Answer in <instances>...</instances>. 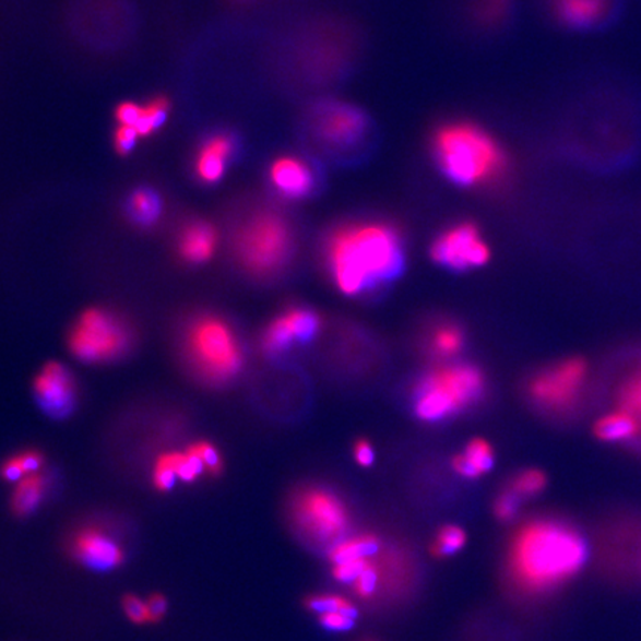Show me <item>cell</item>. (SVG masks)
Wrapping results in <instances>:
<instances>
[{
    "mask_svg": "<svg viewBox=\"0 0 641 641\" xmlns=\"http://www.w3.org/2000/svg\"><path fill=\"white\" fill-rule=\"evenodd\" d=\"M589 558V539L577 524L561 517H536L512 535L507 570L517 591L537 597L577 578Z\"/></svg>",
    "mask_w": 641,
    "mask_h": 641,
    "instance_id": "6da1fadb",
    "label": "cell"
},
{
    "mask_svg": "<svg viewBox=\"0 0 641 641\" xmlns=\"http://www.w3.org/2000/svg\"><path fill=\"white\" fill-rule=\"evenodd\" d=\"M325 259L343 295L359 296L390 283L403 271V241L390 225L355 223L333 232Z\"/></svg>",
    "mask_w": 641,
    "mask_h": 641,
    "instance_id": "7a4b0ae2",
    "label": "cell"
},
{
    "mask_svg": "<svg viewBox=\"0 0 641 641\" xmlns=\"http://www.w3.org/2000/svg\"><path fill=\"white\" fill-rule=\"evenodd\" d=\"M432 146L442 171L461 186L489 183L507 169L502 147L474 123H447L436 132Z\"/></svg>",
    "mask_w": 641,
    "mask_h": 641,
    "instance_id": "3957f363",
    "label": "cell"
},
{
    "mask_svg": "<svg viewBox=\"0 0 641 641\" xmlns=\"http://www.w3.org/2000/svg\"><path fill=\"white\" fill-rule=\"evenodd\" d=\"M486 391V379L477 367L458 364L437 368L417 383L415 413L425 422H440L477 403Z\"/></svg>",
    "mask_w": 641,
    "mask_h": 641,
    "instance_id": "277c9868",
    "label": "cell"
},
{
    "mask_svg": "<svg viewBox=\"0 0 641 641\" xmlns=\"http://www.w3.org/2000/svg\"><path fill=\"white\" fill-rule=\"evenodd\" d=\"M190 363L211 382H226L242 367V349L237 334L217 317H201L186 333Z\"/></svg>",
    "mask_w": 641,
    "mask_h": 641,
    "instance_id": "5b68a950",
    "label": "cell"
},
{
    "mask_svg": "<svg viewBox=\"0 0 641 641\" xmlns=\"http://www.w3.org/2000/svg\"><path fill=\"white\" fill-rule=\"evenodd\" d=\"M292 251V227L278 214H259L238 232V259L251 274H274L284 266Z\"/></svg>",
    "mask_w": 641,
    "mask_h": 641,
    "instance_id": "8992f818",
    "label": "cell"
},
{
    "mask_svg": "<svg viewBox=\"0 0 641 641\" xmlns=\"http://www.w3.org/2000/svg\"><path fill=\"white\" fill-rule=\"evenodd\" d=\"M293 521L301 533L318 544H333L346 536L349 510L334 491L324 487L300 490L292 502Z\"/></svg>",
    "mask_w": 641,
    "mask_h": 641,
    "instance_id": "52a82bcc",
    "label": "cell"
},
{
    "mask_svg": "<svg viewBox=\"0 0 641 641\" xmlns=\"http://www.w3.org/2000/svg\"><path fill=\"white\" fill-rule=\"evenodd\" d=\"M131 333L126 322L105 309H88L72 327L69 347L85 363H105L126 353Z\"/></svg>",
    "mask_w": 641,
    "mask_h": 641,
    "instance_id": "ba28073f",
    "label": "cell"
},
{
    "mask_svg": "<svg viewBox=\"0 0 641 641\" xmlns=\"http://www.w3.org/2000/svg\"><path fill=\"white\" fill-rule=\"evenodd\" d=\"M590 366L585 358L561 359L533 376L527 394L537 407L562 415L572 412L582 399L589 380Z\"/></svg>",
    "mask_w": 641,
    "mask_h": 641,
    "instance_id": "9c48e42d",
    "label": "cell"
},
{
    "mask_svg": "<svg viewBox=\"0 0 641 641\" xmlns=\"http://www.w3.org/2000/svg\"><path fill=\"white\" fill-rule=\"evenodd\" d=\"M431 252L436 262L453 271L479 268L490 259L489 247L471 223H462L444 232L434 242Z\"/></svg>",
    "mask_w": 641,
    "mask_h": 641,
    "instance_id": "30bf717a",
    "label": "cell"
},
{
    "mask_svg": "<svg viewBox=\"0 0 641 641\" xmlns=\"http://www.w3.org/2000/svg\"><path fill=\"white\" fill-rule=\"evenodd\" d=\"M70 557L94 572H110L127 560L126 549L105 529L84 526L70 537Z\"/></svg>",
    "mask_w": 641,
    "mask_h": 641,
    "instance_id": "8fae6325",
    "label": "cell"
},
{
    "mask_svg": "<svg viewBox=\"0 0 641 641\" xmlns=\"http://www.w3.org/2000/svg\"><path fill=\"white\" fill-rule=\"evenodd\" d=\"M312 130L322 143L343 147L357 143L366 134L367 119L357 107L325 103L312 116Z\"/></svg>",
    "mask_w": 641,
    "mask_h": 641,
    "instance_id": "7c38bea8",
    "label": "cell"
},
{
    "mask_svg": "<svg viewBox=\"0 0 641 641\" xmlns=\"http://www.w3.org/2000/svg\"><path fill=\"white\" fill-rule=\"evenodd\" d=\"M321 318L316 310L293 308L276 317L264 330L262 345L264 353L278 355L289 347L304 345L320 333Z\"/></svg>",
    "mask_w": 641,
    "mask_h": 641,
    "instance_id": "4fadbf2b",
    "label": "cell"
},
{
    "mask_svg": "<svg viewBox=\"0 0 641 641\" xmlns=\"http://www.w3.org/2000/svg\"><path fill=\"white\" fill-rule=\"evenodd\" d=\"M35 394L47 415L66 417L76 404V383L63 364L48 363L36 376Z\"/></svg>",
    "mask_w": 641,
    "mask_h": 641,
    "instance_id": "5bb4252c",
    "label": "cell"
},
{
    "mask_svg": "<svg viewBox=\"0 0 641 641\" xmlns=\"http://www.w3.org/2000/svg\"><path fill=\"white\" fill-rule=\"evenodd\" d=\"M269 179L276 192L287 200H301L308 197L316 186L312 168L304 159L295 156L276 159L269 169Z\"/></svg>",
    "mask_w": 641,
    "mask_h": 641,
    "instance_id": "9a60e30c",
    "label": "cell"
},
{
    "mask_svg": "<svg viewBox=\"0 0 641 641\" xmlns=\"http://www.w3.org/2000/svg\"><path fill=\"white\" fill-rule=\"evenodd\" d=\"M235 152V142L226 134H217L206 140L198 152L195 171L204 183H216L225 176L227 163Z\"/></svg>",
    "mask_w": 641,
    "mask_h": 641,
    "instance_id": "2e32d148",
    "label": "cell"
},
{
    "mask_svg": "<svg viewBox=\"0 0 641 641\" xmlns=\"http://www.w3.org/2000/svg\"><path fill=\"white\" fill-rule=\"evenodd\" d=\"M610 7L612 0H558L556 12L569 27L589 28L602 23Z\"/></svg>",
    "mask_w": 641,
    "mask_h": 641,
    "instance_id": "e0dca14e",
    "label": "cell"
},
{
    "mask_svg": "<svg viewBox=\"0 0 641 641\" xmlns=\"http://www.w3.org/2000/svg\"><path fill=\"white\" fill-rule=\"evenodd\" d=\"M217 232L209 223L197 222L181 234L179 250L183 259L192 263L206 262L213 258L217 247Z\"/></svg>",
    "mask_w": 641,
    "mask_h": 641,
    "instance_id": "ac0fdd59",
    "label": "cell"
},
{
    "mask_svg": "<svg viewBox=\"0 0 641 641\" xmlns=\"http://www.w3.org/2000/svg\"><path fill=\"white\" fill-rule=\"evenodd\" d=\"M48 479L44 474L26 475L16 483L11 496V511L20 519L35 514L47 495Z\"/></svg>",
    "mask_w": 641,
    "mask_h": 641,
    "instance_id": "d6986e66",
    "label": "cell"
},
{
    "mask_svg": "<svg viewBox=\"0 0 641 641\" xmlns=\"http://www.w3.org/2000/svg\"><path fill=\"white\" fill-rule=\"evenodd\" d=\"M594 436L605 442L637 440L641 436V424L630 413L616 408L595 422Z\"/></svg>",
    "mask_w": 641,
    "mask_h": 641,
    "instance_id": "ffe728a7",
    "label": "cell"
},
{
    "mask_svg": "<svg viewBox=\"0 0 641 641\" xmlns=\"http://www.w3.org/2000/svg\"><path fill=\"white\" fill-rule=\"evenodd\" d=\"M495 452L490 442L475 438L466 446L465 452L453 459V470L462 477L477 478L494 468Z\"/></svg>",
    "mask_w": 641,
    "mask_h": 641,
    "instance_id": "44dd1931",
    "label": "cell"
},
{
    "mask_svg": "<svg viewBox=\"0 0 641 641\" xmlns=\"http://www.w3.org/2000/svg\"><path fill=\"white\" fill-rule=\"evenodd\" d=\"M380 541L378 536L370 535V533H364V535L345 536L343 539L333 544L329 547V560L334 562H341L346 560H353V558L375 556L380 551Z\"/></svg>",
    "mask_w": 641,
    "mask_h": 641,
    "instance_id": "7402d4cb",
    "label": "cell"
},
{
    "mask_svg": "<svg viewBox=\"0 0 641 641\" xmlns=\"http://www.w3.org/2000/svg\"><path fill=\"white\" fill-rule=\"evenodd\" d=\"M163 213V202L151 189L135 190L130 200V214L142 226H151L158 222Z\"/></svg>",
    "mask_w": 641,
    "mask_h": 641,
    "instance_id": "603a6c76",
    "label": "cell"
},
{
    "mask_svg": "<svg viewBox=\"0 0 641 641\" xmlns=\"http://www.w3.org/2000/svg\"><path fill=\"white\" fill-rule=\"evenodd\" d=\"M616 407L630 413L641 424V366L619 383Z\"/></svg>",
    "mask_w": 641,
    "mask_h": 641,
    "instance_id": "cb8c5ba5",
    "label": "cell"
},
{
    "mask_svg": "<svg viewBox=\"0 0 641 641\" xmlns=\"http://www.w3.org/2000/svg\"><path fill=\"white\" fill-rule=\"evenodd\" d=\"M462 347L463 333L456 325H440L432 334L431 349L438 357H453L461 353Z\"/></svg>",
    "mask_w": 641,
    "mask_h": 641,
    "instance_id": "d4e9b609",
    "label": "cell"
},
{
    "mask_svg": "<svg viewBox=\"0 0 641 641\" xmlns=\"http://www.w3.org/2000/svg\"><path fill=\"white\" fill-rule=\"evenodd\" d=\"M180 452L161 454L153 471V486L159 491H169L179 479Z\"/></svg>",
    "mask_w": 641,
    "mask_h": 641,
    "instance_id": "484cf974",
    "label": "cell"
},
{
    "mask_svg": "<svg viewBox=\"0 0 641 641\" xmlns=\"http://www.w3.org/2000/svg\"><path fill=\"white\" fill-rule=\"evenodd\" d=\"M547 475L541 470L529 468L521 471L514 478L511 479L508 489L514 491L521 499L533 498L545 490L547 487Z\"/></svg>",
    "mask_w": 641,
    "mask_h": 641,
    "instance_id": "4316f807",
    "label": "cell"
},
{
    "mask_svg": "<svg viewBox=\"0 0 641 641\" xmlns=\"http://www.w3.org/2000/svg\"><path fill=\"white\" fill-rule=\"evenodd\" d=\"M466 544V533L458 526H444L438 531L431 553L438 558L453 556L461 551Z\"/></svg>",
    "mask_w": 641,
    "mask_h": 641,
    "instance_id": "83f0119b",
    "label": "cell"
},
{
    "mask_svg": "<svg viewBox=\"0 0 641 641\" xmlns=\"http://www.w3.org/2000/svg\"><path fill=\"white\" fill-rule=\"evenodd\" d=\"M169 105L165 98L159 97L155 100L149 102L147 105L143 106L142 118L135 127L139 131L140 138L152 134L156 128L163 126L165 119H167Z\"/></svg>",
    "mask_w": 641,
    "mask_h": 641,
    "instance_id": "f1b7e54d",
    "label": "cell"
},
{
    "mask_svg": "<svg viewBox=\"0 0 641 641\" xmlns=\"http://www.w3.org/2000/svg\"><path fill=\"white\" fill-rule=\"evenodd\" d=\"M306 607H308L309 610L316 612L318 615L324 614V612H345V614L358 616V610L354 603L345 597H341V595H310V597L306 600Z\"/></svg>",
    "mask_w": 641,
    "mask_h": 641,
    "instance_id": "f546056e",
    "label": "cell"
},
{
    "mask_svg": "<svg viewBox=\"0 0 641 641\" xmlns=\"http://www.w3.org/2000/svg\"><path fill=\"white\" fill-rule=\"evenodd\" d=\"M189 449L200 458L202 465H204L205 473H209L210 475L222 474L223 459L216 447L206 441H198L193 442Z\"/></svg>",
    "mask_w": 641,
    "mask_h": 641,
    "instance_id": "4dcf8cb0",
    "label": "cell"
},
{
    "mask_svg": "<svg viewBox=\"0 0 641 641\" xmlns=\"http://www.w3.org/2000/svg\"><path fill=\"white\" fill-rule=\"evenodd\" d=\"M521 498L514 494V491L507 489L502 491L496 499L494 511L496 519L500 521H512L519 515Z\"/></svg>",
    "mask_w": 641,
    "mask_h": 641,
    "instance_id": "1f68e13d",
    "label": "cell"
},
{
    "mask_svg": "<svg viewBox=\"0 0 641 641\" xmlns=\"http://www.w3.org/2000/svg\"><path fill=\"white\" fill-rule=\"evenodd\" d=\"M122 610L127 618L135 626H144L149 622V612L146 600H142L139 595L127 594L122 597Z\"/></svg>",
    "mask_w": 641,
    "mask_h": 641,
    "instance_id": "d6a6232c",
    "label": "cell"
},
{
    "mask_svg": "<svg viewBox=\"0 0 641 641\" xmlns=\"http://www.w3.org/2000/svg\"><path fill=\"white\" fill-rule=\"evenodd\" d=\"M357 618V615L345 614V612H324V614L318 615L322 627L336 632L353 630Z\"/></svg>",
    "mask_w": 641,
    "mask_h": 641,
    "instance_id": "836d02e7",
    "label": "cell"
},
{
    "mask_svg": "<svg viewBox=\"0 0 641 641\" xmlns=\"http://www.w3.org/2000/svg\"><path fill=\"white\" fill-rule=\"evenodd\" d=\"M139 138V131L134 127L119 126L116 128L114 138L116 152L119 155H127L128 152L134 149Z\"/></svg>",
    "mask_w": 641,
    "mask_h": 641,
    "instance_id": "e575fe53",
    "label": "cell"
},
{
    "mask_svg": "<svg viewBox=\"0 0 641 641\" xmlns=\"http://www.w3.org/2000/svg\"><path fill=\"white\" fill-rule=\"evenodd\" d=\"M26 475V468H24L20 453L8 458L7 461L0 465V477L8 483H19L20 479H23Z\"/></svg>",
    "mask_w": 641,
    "mask_h": 641,
    "instance_id": "d590c367",
    "label": "cell"
},
{
    "mask_svg": "<svg viewBox=\"0 0 641 641\" xmlns=\"http://www.w3.org/2000/svg\"><path fill=\"white\" fill-rule=\"evenodd\" d=\"M143 106L138 103L127 102L118 106L116 109V121L119 126L138 127L140 118H142Z\"/></svg>",
    "mask_w": 641,
    "mask_h": 641,
    "instance_id": "8d00e7d4",
    "label": "cell"
},
{
    "mask_svg": "<svg viewBox=\"0 0 641 641\" xmlns=\"http://www.w3.org/2000/svg\"><path fill=\"white\" fill-rule=\"evenodd\" d=\"M149 612V622L158 624L165 618L168 612V600L164 594L155 593L149 595L146 600Z\"/></svg>",
    "mask_w": 641,
    "mask_h": 641,
    "instance_id": "74e56055",
    "label": "cell"
},
{
    "mask_svg": "<svg viewBox=\"0 0 641 641\" xmlns=\"http://www.w3.org/2000/svg\"><path fill=\"white\" fill-rule=\"evenodd\" d=\"M355 461L361 466H371L375 462V450L370 442L366 440H359L355 442L354 447Z\"/></svg>",
    "mask_w": 641,
    "mask_h": 641,
    "instance_id": "f35d334b",
    "label": "cell"
}]
</instances>
